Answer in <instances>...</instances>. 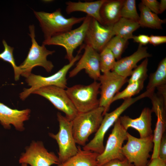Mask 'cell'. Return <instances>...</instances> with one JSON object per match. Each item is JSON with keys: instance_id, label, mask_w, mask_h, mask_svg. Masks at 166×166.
<instances>
[{"instance_id": "7402d4cb", "label": "cell", "mask_w": 166, "mask_h": 166, "mask_svg": "<svg viewBox=\"0 0 166 166\" xmlns=\"http://www.w3.org/2000/svg\"><path fill=\"white\" fill-rule=\"evenodd\" d=\"M99 154L93 152L82 149L78 146L75 155L57 166H98L97 158Z\"/></svg>"}, {"instance_id": "f35d334b", "label": "cell", "mask_w": 166, "mask_h": 166, "mask_svg": "<svg viewBox=\"0 0 166 166\" xmlns=\"http://www.w3.org/2000/svg\"><path fill=\"white\" fill-rule=\"evenodd\" d=\"M166 9V0H161L159 2V14L163 12Z\"/></svg>"}, {"instance_id": "44dd1931", "label": "cell", "mask_w": 166, "mask_h": 166, "mask_svg": "<svg viewBox=\"0 0 166 166\" xmlns=\"http://www.w3.org/2000/svg\"><path fill=\"white\" fill-rule=\"evenodd\" d=\"M124 1L106 0L100 11L102 25L113 26L121 18V10Z\"/></svg>"}, {"instance_id": "9c48e42d", "label": "cell", "mask_w": 166, "mask_h": 166, "mask_svg": "<svg viewBox=\"0 0 166 166\" xmlns=\"http://www.w3.org/2000/svg\"><path fill=\"white\" fill-rule=\"evenodd\" d=\"M57 119L59 123V130L56 134L49 133L55 140L58 146V158L60 163H62L75 155L77 151L72 131V121L58 112Z\"/></svg>"}, {"instance_id": "d590c367", "label": "cell", "mask_w": 166, "mask_h": 166, "mask_svg": "<svg viewBox=\"0 0 166 166\" xmlns=\"http://www.w3.org/2000/svg\"><path fill=\"white\" fill-rule=\"evenodd\" d=\"M132 39L133 40L134 42L138 43L142 45H146L149 42V36L145 34L133 35Z\"/></svg>"}, {"instance_id": "d6a6232c", "label": "cell", "mask_w": 166, "mask_h": 166, "mask_svg": "<svg viewBox=\"0 0 166 166\" xmlns=\"http://www.w3.org/2000/svg\"><path fill=\"white\" fill-rule=\"evenodd\" d=\"M101 166H134L129 163L126 159L123 160L115 159L110 161Z\"/></svg>"}, {"instance_id": "f546056e", "label": "cell", "mask_w": 166, "mask_h": 166, "mask_svg": "<svg viewBox=\"0 0 166 166\" xmlns=\"http://www.w3.org/2000/svg\"><path fill=\"white\" fill-rule=\"evenodd\" d=\"M136 2L135 0H124L121 10V17L138 21L139 15L136 10Z\"/></svg>"}, {"instance_id": "d6986e66", "label": "cell", "mask_w": 166, "mask_h": 166, "mask_svg": "<svg viewBox=\"0 0 166 166\" xmlns=\"http://www.w3.org/2000/svg\"><path fill=\"white\" fill-rule=\"evenodd\" d=\"M157 117V121L153 135V147L151 159L158 157L159 146L166 128V107L161 101H157L152 104L151 109Z\"/></svg>"}, {"instance_id": "4316f807", "label": "cell", "mask_w": 166, "mask_h": 166, "mask_svg": "<svg viewBox=\"0 0 166 166\" xmlns=\"http://www.w3.org/2000/svg\"><path fill=\"white\" fill-rule=\"evenodd\" d=\"M144 80H142L128 84L123 91L117 93L114 96L112 103L120 99L124 100L132 98V97L138 93L143 88Z\"/></svg>"}, {"instance_id": "2e32d148", "label": "cell", "mask_w": 166, "mask_h": 166, "mask_svg": "<svg viewBox=\"0 0 166 166\" xmlns=\"http://www.w3.org/2000/svg\"><path fill=\"white\" fill-rule=\"evenodd\" d=\"M152 111L150 108L145 107L140 116L132 119L128 116H120L119 119L122 126L126 130L129 128H134L139 132L140 138H146L152 134Z\"/></svg>"}, {"instance_id": "1f68e13d", "label": "cell", "mask_w": 166, "mask_h": 166, "mask_svg": "<svg viewBox=\"0 0 166 166\" xmlns=\"http://www.w3.org/2000/svg\"><path fill=\"white\" fill-rule=\"evenodd\" d=\"M141 3L146 6L152 12L159 14V2L156 0H142Z\"/></svg>"}, {"instance_id": "4fadbf2b", "label": "cell", "mask_w": 166, "mask_h": 166, "mask_svg": "<svg viewBox=\"0 0 166 166\" xmlns=\"http://www.w3.org/2000/svg\"><path fill=\"white\" fill-rule=\"evenodd\" d=\"M20 164L31 166H50L60 164L58 157L52 152H49L40 141H33L26 148V152L20 156Z\"/></svg>"}, {"instance_id": "3957f363", "label": "cell", "mask_w": 166, "mask_h": 166, "mask_svg": "<svg viewBox=\"0 0 166 166\" xmlns=\"http://www.w3.org/2000/svg\"><path fill=\"white\" fill-rule=\"evenodd\" d=\"M146 97L145 93H143L135 97L124 99L122 104L115 109L110 113H106L104 116L100 126L94 137L83 147V149L99 154L101 153L105 148L104 144L105 136L109 128L127 109L137 101Z\"/></svg>"}, {"instance_id": "d4e9b609", "label": "cell", "mask_w": 166, "mask_h": 166, "mask_svg": "<svg viewBox=\"0 0 166 166\" xmlns=\"http://www.w3.org/2000/svg\"><path fill=\"white\" fill-rule=\"evenodd\" d=\"M146 91L154 93L156 88L166 85V58H164L159 64L157 69L149 76Z\"/></svg>"}, {"instance_id": "ac0fdd59", "label": "cell", "mask_w": 166, "mask_h": 166, "mask_svg": "<svg viewBox=\"0 0 166 166\" xmlns=\"http://www.w3.org/2000/svg\"><path fill=\"white\" fill-rule=\"evenodd\" d=\"M147 47L139 44L137 50L131 55L121 58L116 61L114 67L111 71L119 75L127 78L131 76L137 64L144 58L150 57L151 55L147 50Z\"/></svg>"}, {"instance_id": "83f0119b", "label": "cell", "mask_w": 166, "mask_h": 166, "mask_svg": "<svg viewBox=\"0 0 166 166\" xmlns=\"http://www.w3.org/2000/svg\"><path fill=\"white\" fill-rule=\"evenodd\" d=\"M128 41V40L126 39L118 36H115L109 41L105 47L109 48L112 51L116 59L118 60L121 58Z\"/></svg>"}, {"instance_id": "cb8c5ba5", "label": "cell", "mask_w": 166, "mask_h": 166, "mask_svg": "<svg viewBox=\"0 0 166 166\" xmlns=\"http://www.w3.org/2000/svg\"><path fill=\"white\" fill-rule=\"evenodd\" d=\"M140 26L138 22L121 17L113 26L115 36H118L128 40L132 39L133 33Z\"/></svg>"}, {"instance_id": "ffe728a7", "label": "cell", "mask_w": 166, "mask_h": 166, "mask_svg": "<svg viewBox=\"0 0 166 166\" xmlns=\"http://www.w3.org/2000/svg\"><path fill=\"white\" fill-rule=\"evenodd\" d=\"M106 1L99 0L85 2L67 1L65 2V11L68 14L77 11L84 12L102 24L100 11L101 6Z\"/></svg>"}, {"instance_id": "5bb4252c", "label": "cell", "mask_w": 166, "mask_h": 166, "mask_svg": "<svg viewBox=\"0 0 166 166\" xmlns=\"http://www.w3.org/2000/svg\"><path fill=\"white\" fill-rule=\"evenodd\" d=\"M113 26L103 25L92 18L85 35L84 41L85 45L100 53L114 36Z\"/></svg>"}, {"instance_id": "9a60e30c", "label": "cell", "mask_w": 166, "mask_h": 166, "mask_svg": "<svg viewBox=\"0 0 166 166\" xmlns=\"http://www.w3.org/2000/svg\"><path fill=\"white\" fill-rule=\"evenodd\" d=\"M84 52L78 60L75 67L69 72V77L76 76L83 69L94 81L98 80L100 77L99 53L91 46L85 45L83 46Z\"/></svg>"}, {"instance_id": "7c38bea8", "label": "cell", "mask_w": 166, "mask_h": 166, "mask_svg": "<svg viewBox=\"0 0 166 166\" xmlns=\"http://www.w3.org/2000/svg\"><path fill=\"white\" fill-rule=\"evenodd\" d=\"M98 80L101 89L99 106L104 109V116L109 110L113 98L128 79L111 71L101 75Z\"/></svg>"}, {"instance_id": "30bf717a", "label": "cell", "mask_w": 166, "mask_h": 166, "mask_svg": "<svg viewBox=\"0 0 166 166\" xmlns=\"http://www.w3.org/2000/svg\"><path fill=\"white\" fill-rule=\"evenodd\" d=\"M127 130L121 125L119 118L114 124L103 152L97 156L98 166L113 160H123L125 159L122 149L124 141L127 140Z\"/></svg>"}, {"instance_id": "5b68a950", "label": "cell", "mask_w": 166, "mask_h": 166, "mask_svg": "<svg viewBox=\"0 0 166 166\" xmlns=\"http://www.w3.org/2000/svg\"><path fill=\"white\" fill-rule=\"evenodd\" d=\"M35 28L34 25L29 26L32 45L27 56L24 61L18 66L20 75L26 78L32 73V69L36 66L43 67L48 72H51L54 67L52 63L47 59V57L52 55L55 51L47 49L45 45H39L35 39Z\"/></svg>"}, {"instance_id": "52a82bcc", "label": "cell", "mask_w": 166, "mask_h": 166, "mask_svg": "<svg viewBox=\"0 0 166 166\" xmlns=\"http://www.w3.org/2000/svg\"><path fill=\"white\" fill-rule=\"evenodd\" d=\"M92 17L87 15L82 24L78 27L65 33L54 35L44 40L42 45H56L62 46L65 49V58L69 62L73 58L74 50L84 42L85 35Z\"/></svg>"}, {"instance_id": "4dcf8cb0", "label": "cell", "mask_w": 166, "mask_h": 166, "mask_svg": "<svg viewBox=\"0 0 166 166\" xmlns=\"http://www.w3.org/2000/svg\"><path fill=\"white\" fill-rule=\"evenodd\" d=\"M148 59L145 58L140 64L133 70L130 77L128 80V84L140 80H145L148 77Z\"/></svg>"}, {"instance_id": "e575fe53", "label": "cell", "mask_w": 166, "mask_h": 166, "mask_svg": "<svg viewBox=\"0 0 166 166\" xmlns=\"http://www.w3.org/2000/svg\"><path fill=\"white\" fill-rule=\"evenodd\" d=\"M149 37V43L155 46L166 42V36L152 35Z\"/></svg>"}, {"instance_id": "484cf974", "label": "cell", "mask_w": 166, "mask_h": 166, "mask_svg": "<svg viewBox=\"0 0 166 166\" xmlns=\"http://www.w3.org/2000/svg\"><path fill=\"white\" fill-rule=\"evenodd\" d=\"M112 51L109 48L105 47L99 53L101 71L104 73L112 71L117 61Z\"/></svg>"}, {"instance_id": "ab89813d", "label": "cell", "mask_w": 166, "mask_h": 166, "mask_svg": "<svg viewBox=\"0 0 166 166\" xmlns=\"http://www.w3.org/2000/svg\"><path fill=\"white\" fill-rule=\"evenodd\" d=\"M27 164H22L21 166H27Z\"/></svg>"}, {"instance_id": "8992f818", "label": "cell", "mask_w": 166, "mask_h": 166, "mask_svg": "<svg viewBox=\"0 0 166 166\" xmlns=\"http://www.w3.org/2000/svg\"><path fill=\"white\" fill-rule=\"evenodd\" d=\"M79 50L77 55L69 63L64 66L54 74L48 77H45L31 73L26 81L28 85L30 86L28 89L25 88L19 94L22 100H25L35 90L42 87L48 86H54L65 89L67 88L66 75L70 69L78 60L81 56L79 54Z\"/></svg>"}, {"instance_id": "f1b7e54d", "label": "cell", "mask_w": 166, "mask_h": 166, "mask_svg": "<svg viewBox=\"0 0 166 166\" xmlns=\"http://www.w3.org/2000/svg\"><path fill=\"white\" fill-rule=\"evenodd\" d=\"M2 43L4 50L0 53V59L8 62L11 65L14 70L15 80L16 81H18L21 75L18 67L15 64L13 55L14 48L8 45L4 40H3Z\"/></svg>"}, {"instance_id": "8fae6325", "label": "cell", "mask_w": 166, "mask_h": 166, "mask_svg": "<svg viewBox=\"0 0 166 166\" xmlns=\"http://www.w3.org/2000/svg\"><path fill=\"white\" fill-rule=\"evenodd\" d=\"M32 93L38 94L47 99L56 109L64 113L65 117L70 121L78 113L64 89L48 86L40 88Z\"/></svg>"}, {"instance_id": "8d00e7d4", "label": "cell", "mask_w": 166, "mask_h": 166, "mask_svg": "<svg viewBox=\"0 0 166 166\" xmlns=\"http://www.w3.org/2000/svg\"><path fill=\"white\" fill-rule=\"evenodd\" d=\"M147 166H166V162L158 157L151 159Z\"/></svg>"}, {"instance_id": "836d02e7", "label": "cell", "mask_w": 166, "mask_h": 166, "mask_svg": "<svg viewBox=\"0 0 166 166\" xmlns=\"http://www.w3.org/2000/svg\"><path fill=\"white\" fill-rule=\"evenodd\" d=\"M158 157L166 162V137L165 135H163L160 143Z\"/></svg>"}, {"instance_id": "e0dca14e", "label": "cell", "mask_w": 166, "mask_h": 166, "mask_svg": "<svg viewBox=\"0 0 166 166\" xmlns=\"http://www.w3.org/2000/svg\"><path fill=\"white\" fill-rule=\"evenodd\" d=\"M31 110L12 109L0 102V123L4 128L10 129V124L18 131L24 130V122L29 120Z\"/></svg>"}, {"instance_id": "7a4b0ae2", "label": "cell", "mask_w": 166, "mask_h": 166, "mask_svg": "<svg viewBox=\"0 0 166 166\" xmlns=\"http://www.w3.org/2000/svg\"><path fill=\"white\" fill-rule=\"evenodd\" d=\"M104 109L99 106L90 111L78 113L72 121V131L76 144L84 146L92 134L96 132L102 121Z\"/></svg>"}, {"instance_id": "74e56055", "label": "cell", "mask_w": 166, "mask_h": 166, "mask_svg": "<svg viewBox=\"0 0 166 166\" xmlns=\"http://www.w3.org/2000/svg\"><path fill=\"white\" fill-rule=\"evenodd\" d=\"M158 90V94L160 95L166 102V85L156 88Z\"/></svg>"}, {"instance_id": "ba28073f", "label": "cell", "mask_w": 166, "mask_h": 166, "mask_svg": "<svg viewBox=\"0 0 166 166\" xmlns=\"http://www.w3.org/2000/svg\"><path fill=\"white\" fill-rule=\"evenodd\" d=\"M153 135L144 138H137L128 132L126 143L123 146L122 153L134 166H147L149 153L153 147Z\"/></svg>"}, {"instance_id": "603a6c76", "label": "cell", "mask_w": 166, "mask_h": 166, "mask_svg": "<svg viewBox=\"0 0 166 166\" xmlns=\"http://www.w3.org/2000/svg\"><path fill=\"white\" fill-rule=\"evenodd\" d=\"M139 7L140 15L138 22L140 26L157 29H162V25L165 22V19L160 18L157 14L152 12L141 3Z\"/></svg>"}, {"instance_id": "6da1fadb", "label": "cell", "mask_w": 166, "mask_h": 166, "mask_svg": "<svg viewBox=\"0 0 166 166\" xmlns=\"http://www.w3.org/2000/svg\"><path fill=\"white\" fill-rule=\"evenodd\" d=\"M34 13L39 22L44 40L71 30L74 25L83 22L85 18H66L62 15L60 8L51 13L34 11Z\"/></svg>"}, {"instance_id": "277c9868", "label": "cell", "mask_w": 166, "mask_h": 166, "mask_svg": "<svg viewBox=\"0 0 166 166\" xmlns=\"http://www.w3.org/2000/svg\"><path fill=\"white\" fill-rule=\"evenodd\" d=\"M100 84L94 81L88 85H76L66 88V93L78 113L88 112L99 107L98 96Z\"/></svg>"}]
</instances>
